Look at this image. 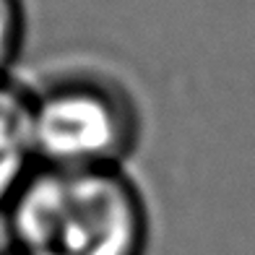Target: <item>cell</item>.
<instances>
[{"mask_svg": "<svg viewBox=\"0 0 255 255\" xmlns=\"http://www.w3.org/2000/svg\"><path fill=\"white\" fill-rule=\"evenodd\" d=\"M3 222L26 255H146L151 245L148 198L128 167L37 164Z\"/></svg>", "mask_w": 255, "mask_h": 255, "instance_id": "6da1fadb", "label": "cell"}, {"mask_svg": "<svg viewBox=\"0 0 255 255\" xmlns=\"http://www.w3.org/2000/svg\"><path fill=\"white\" fill-rule=\"evenodd\" d=\"M37 164L128 167L143 138V112L118 76L65 68L29 86Z\"/></svg>", "mask_w": 255, "mask_h": 255, "instance_id": "7a4b0ae2", "label": "cell"}, {"mask_svg": "<svg viewBox=\"0 0 255 255\" xmlns=\"http://www.w3.org/2000/svg\"><path fill=\"white\" fill-rule=\"evenodd\" d=\"M37 167L29 128V86L0 76V216Z\"/></svg>", "mask_w": 255, "mask_h": 255, "instance_id": "3957f363", "label": "cell"}, {"mask_svg": "<svg viewBox=\"0 0 255 255\" xmlns=\"http://www.w3.org/2000/svg\"><path fill=\"white\" fill-rule=\"evenodd\" d=\"M26 42V3L0 0V76H10Z\"/></svg>", "mask_w": 255, "mask_h": 255, "instance_id": "277c9868", "label": "cell"}, {"mask_svg": "<svg viewBox=\"0 0 255 255\" xmlns=\"http://www.w3.org/2000/svg\"><path fill=\"white\" fill-rule=\"evenodd\" d=\"M0 255H26V253H21V250H16V248H10V245H5L3 250H0Z\"/></svg>", "mask_w": 255, "mask_h": 255, "instance_id": "5b68a950", "label": "cell"}]
</instances>
